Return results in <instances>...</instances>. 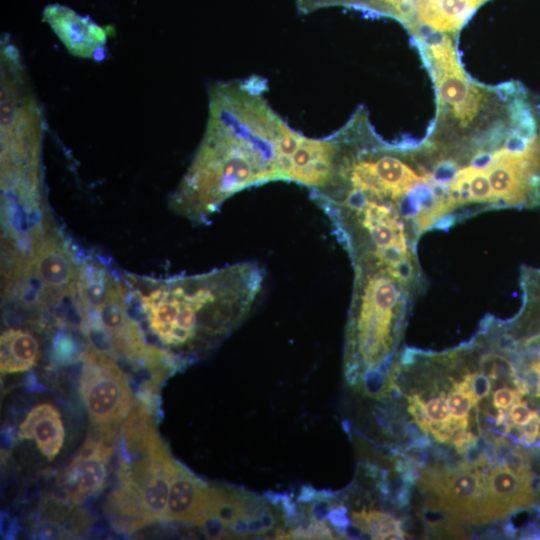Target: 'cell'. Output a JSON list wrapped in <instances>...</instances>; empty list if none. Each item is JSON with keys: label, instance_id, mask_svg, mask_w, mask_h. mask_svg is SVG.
<instances>
[{"label": "cell", "instance_id": "obj_9", "mask_svg": "<svg viewBox=\"0 0 540 540\" xmlns=\"http://www.w3.org/2000/svg\"><path fill=\"white\" fill-rule=\"evenodd\" d=\"M487 0H415L411 30L420 28L446 35L455 33Z\"/></svg>", "mask_w": 540, "mask_h": 540}, {"label": "cell", "instance_id": "obj_5", "mask_svg": "<svg viewBox=\"0 0 540 540\" xmlns=\"http://www.w3.org/2000/svg\"><path fill=\"white\" fill-rule=\"evenodd\" d=\"M427 54L434 69L441 107L459 127H469L486 107L488 94L468 80L447 35L431 42Z\"/></svg>", "mask_w": 540, "mask_h": 540}, {"label": "cell", "instance_id": "obj_27", "mask_svg": "<svg viewBox=\"0 0 540 540\" xmlns=\"http://www.w3.org/2000/svg\"><path fill=\"white\" fill-rule=\"evenodd\" d=\"M318 495V491L309 486H303L300 492L299 500L307 503L313 501Z\"/></svg>", "mask_w": 540, "mask_h": 540}, {"label": "cell", "instance_id": "obj_13", "mask_svg": "<svg viewBox=\"0 0 540 540\" xmlns=\"http://www.w3.org/2000/svg\"><path fill=\"white\" fill-rule=\"evenodd\" d=\"M39 355V343L27 330L9 328L1 334L0 367L2 373L24 372L32 368Z\"/></svg>", "mask_w": 540, "mask_h": 540}, {"label": "cell", "instance_id": "obj_1", "mask_svg": "<svg viewBox=\"0 0 540 540\" xmlns=\"http://www.w3.org/2000/svg\"><path fill=\"white\" fill-rule=\"evenodd\" d=\"M267 89L257 75L211 86L203 138L171 197L176 213L206 223L234 194L280 181V141L288 124L269 105Z\"/></svg>", "mask_w": 540, "mask_h": 540}, {"label": "cell", "instance_id": "obj_23", "mask_svg": "<svg viewBox=\"0 0 540 540\" xmlns=\"http://www.w3.org/2000/svg\"><path fill=\"white\" fill-rule=\"evenodd\" d=\"M534 415V411L530 410L526 402H516L509 410V417L513 424L517 426L525 425Z\"/></svg>", "mask_w": 540, "mask_h": 540}, {"label": "cell", "instance_id": "obj_21", "mask_svg": "<svg viewBox=\"0 0 540 540\" xmlns=\"http://www.w3.org/2000/svg\"><path fill=\"white\" fill-rule=\"evenodd\" d=\"M75 344L68 335H60L54 344L53 354L58 362H67L75 353Z\"/></svg>", "mask_w": 540, "mask_h": 540}, {"label": "cell", "instance_id": "obj_19", "mask_svg": "<svg viewBox=\"0 0 540 540\" xmlns=\"http://www.w3.org/2000/svg\"><path fill=\"white\" fill-rule=\"evenodd\" d=\"M325 493L326 492H324V495H317L312 501L309 509V515L312 521H324L331 509L336 505L330 499L331 496H327Z\"/></svg>", "mask_w": 540, "mask_h": 540}, {"label": "cell", "instance_id": "obj_30", "mask_svg": "<svg viewBox=\"0 0 540 540\" xmlns=\"http://www.w3.org/2000/svg\"><path fill=\"white\" fill-rule=\"evenodd\" d=\"M538 355H539V359H540V348H539V350H538Z\"/></svg>", "mask_w": 540, "mask_h": 540}, {"label": "cell", "instance_id": "obj_28", "mask_svg": "<svg viewBox=\"0 0 540 540\" xmlns=\"http://www.w3.org/2000/svg\"><path fill=\"white\" fill-rule=\"evenodd\" d=\"M533 365L535 367H537L540 371V361L539 362H534ZM537 394L540 395V378H539V382H538V386H537Z\"/></svg>", "mask_w": 540, "mask_h": 540}, {"label": "cell", "instance_id": "obj_11", "mask_svg": "<svg viewBox=\"0 0 540 540\" xmlns=\"http://www.w3.org/2000/svg\"><path fill=\"white\" fill-rule=\"evenodd\" d=\"M18 436L34 440L41 453L52 461L62 448L65 437L59 411L50 403L36 405L20 423Z\"/></svg>", "mask_w": 540, "mask_h": 540}, {"label": "cell", "instance_id": "obj_24", "mask_svg": "<svg viewBox=\"0 0 540 540\" xmlns=\"http://www.w3.org/2000/svg\"><path fill=\"white\" fill-rule=\"evenodd\" d=\"M307 539H333V533L328 525L324 521H312V523L305 528Z\"/></svg>", "mask_w": 540, "mask_h": 540}, {"label": "cell", "instance_id": "obj_4", "mask_svg": "<svg viewBox=\"0 0 540 540\" xmlns=\"http://www.w3.org/2000/svg\"><path fill=\"white\" fill-rule=\"evenodd\" d=\"M80 391L91 423L99 434L114 439L116 429L132 408V396L122 370L93 347L83 358Z\"/></svg>", "mask_w": 540, "mask_h": 540}, {"label": "cell", "instance_id": "obj_16", "mask_svg": "<svg viewBox=\"0 0 540 540\" xmlns=\"http://www.w3.org/2000/svg\"><path fill=\"white\" fill-rule=\"evenodd\" d=\"M361 380L365 392L371 397L379 398L386 392L384 374L379 368H369L364 370Z\"/></svg>", "mask_w": 540, "mask_h": 540}, {"label": "cell", "instance_id": "obj_29", "mask_svg": "<svg viewBox=\"0 0 540 540\" xmlns=\"http://www.w3.org/2000/svg\"><path fill=\"white\" fill-rule=\"evenodd\" d=\"M534 411H535L537 417H538L539 420H540V405H539L538 408H537L536 410H534Z\"/></svg>", "mask_w": 540, "mask_h": 540}, {"label": "cell", "instance_id": "obj_7", "mask_svg": "<svg viewBox=\"0 0 540 540\" xmlns=\"http://www.w3.org/2000/svg\"><path fill=\"white\" fill-rule=\"evenodd\" d=\"M111 442L100 434L97 438H88L65 468L60 484L69 500L81 501L105 485L108 460L113 450Z\"/></svg>", "mask_w": 540, "mask_h": 540}, {"label": "cell", "instance_id": "obj_18", "mask_svg": "<svg viewBox=\"0 0 540 540\" xmlns=\"http://www.w3.org/2000/svg\"><path fill=\"white\" fill-rule=\"evenodd\" d=\"M199 525L209 537L221 538L229 535V526L226 525L219 517L213 514L207 515L205 518H203Z\"/></svg>", "mask_w": 540, "mask_h": 540}, {"label": "cell", "instance_id": "obj_22", "mask_svg": "<svg viewBox=\"0 0 540 540\" xmlns=\"http://www.w3.org/2000/svg\"><path fill=\"white\" fill-rule=\"evenodd\" d=\"M520 396L518 391L508 387L499 388L493 393V406L497 409H507L520 401Z\"/></svg>", "mask_w": 540, "mask_h": 540}, {"label": "cell", "instance_id": "obj_3", "mask_svg": "<svg viewBox=\"0 0 540 540\" xmlns=\"http://www.w3.org/2000/svg\"><path fill=\"white\" fill-rule=\"evenodd\" d=\"M346 347V377L355 384L361 367L389 372L401 321L415 293L387 267L354 266Z\"/></svg>", "mask_w": 540, "mask_h": 540}, {"label": "cell", "instance_id": "obj_10", "mask_svg": "<svg viewBox=\"0 0 540 540\" xmlns=\"http://www.w3.org/2000/svg\"><path fill=\"white\" fill-rule=\"evenodd\" d=\"M209 486L183 469L171 479L165 519L198 524L208 515Z\"/></svg>", "mask_w": 540, "mask_h": 540}, {"label": "cell", "instance_id": "obj_15", "mask_svg": "<svg viewBox=\"0 0 540 540\" xmlns=\"http://www.w3.org/2000/svg\"><path fill=\"white\" fill-rule=\"evenodd\" d=\"M450 413L455 420L468 423L469 411L472 406L478 405L468 380L455 382L453 389L447 397Z\"/></svg>", "mask_w": 540, "mask_h": 540}, {"label": "cell", "instance_id": "obj_17", "mask_svg": "<svg viewBox=\"0 0 540 540\" xmlns=\"http://www.w3.org/2000/svg\"><path fill=\"white\" fill-rule=\"evenodd\" d=\"M465 378L468 380L473 395L478 402L479 400L489 395L492 384L490 378L486 374L471 373L466 375Z\"/></svg>", "mask_w": 540, "mask_h": 540}, {"label": "cell", "instance_id": "obj_20", "mask_svg": "<svg viewBox=\"0 0 540 540\" xmlns=\"http://www.w3.org/2000/svg\"><path fill=\"white\" fill-rule=\"evenodd\" d=\"M32 534L37 539H59L63 535V530L52 520H42L33 527Z\"/></svg>", "mask_w": 540, "mask_h": 540}, {"label": "cell", "instance_id": "obj_31", "mask_svg": "<svg viewBox=\"0 0 540 540\" xmlns=\"http://www.w3.org/2000/svg\"><path fill=\"white\" fill-rule=\"evenodd\" d=\"M538 445H539V447H540V442H539V444H538Z\"/></svg>", "mask_w": 540, "mask_h": 540}, {"label": "cell", "instance_id": "obj_8", "mask_svg": "<svg viewBox=\"0 0 540 540\" xmlns=\"http://www.w3.org/2000/svg\"><path fill=\"white\" fill-rule=\"evenodd\" d=\"M533 503L532 478L527 468L496 466L484 475V504L487 520L503 518Z\"/></svg>", "mask_w": 540, "mask_h": 540}, {"label": "cell", "instance_id": "obj_12", "mask_svg": "<svg viewBox=\"0 0 540 540\" xmlns=\"http://www.w3.org/2000/svg\"><path fill=\"white\" fill-rule=\"evenodd\" d=\"M298 11L308 14L330 6H345L377 16L392 17L409 29L413 23L415 0H295Z\"/></svg>", "mask_w": 540, "mask_h": 540}, {"label": "cell", "instance_id": "obj_26", "mask_svg": "<svg viewBox=\"0 0 540 540\" xmlns=\"http://www.w3.org/2000/svg\"><path fill=\"white\" fill-rule=\"evenodd\" d=\"M330 522L336 529H345L349 526L350 521L347 516V510L343 506L335 505L327 516Z\"/></svg>", "mask_w": 540, "mask_h": 540}, {"label": "cell", "instance_id": "obj_6", "mask_svg": "<svg viewBox=\"0 0 540 540\" xmlns=\"http://www.w3.org/2000/svg\"><path fill=\"white\" fill-rule=\"evenodd\" d=\"M43 19L67 51L81 59L101 61L106 57L109 29L61 4H49Z\"/></svg>", "mask_w": 540, "mask_h": 540}, {"label": "cell", "instance_id": "obj_2", "mask_svg": "<svg viewBox=\"0 0 540 540\" xmlns=\"http://www.w3.org/2000/svg\"><path fill=\"white\" fill-rule=\"evenodd\" d=\"M265 272L241 262L164 280L130 278V293L150 331L166 346L193 348L227 335L250 312Z\"/></svg>", "mask_w": 540, "mask_h": 540}, {"label": "cell", "instance_id": "obj_25", "mask_svg": "<svg viewBox=\"0 0 540 540\" xmlns=\"http://www.w3.org/2000/svg\"><path fill=\"white\" fill-rule=\"evenodd\" d=\"M522 439L526 443L533 442L537 439L540 433V420L537 417L535 411L532 418L521 427Z\"/></svg>", "mask_w": 540, "mask_h": 540}, {"label": "cell", "instance_id": "obj_14", "mask_svg": "<svg viewBox=\"0 0 540 540\" xmlns=\"http://www.w3.org/2000/svg\"><path fill=\"white\" fill-rule=\"evenodd\" d=\"M355 527L374 539H404L400 521L390 514L380 511H360L352 513Z\"/></svg>", "mask_w": 540, "mask_h": 540}]
</instances>
